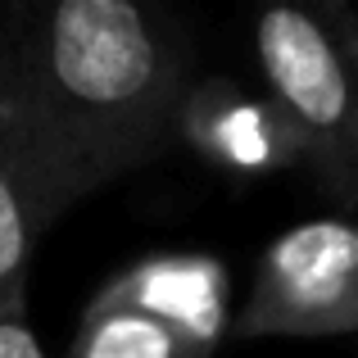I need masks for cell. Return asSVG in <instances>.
<instances>
[{"instance_id":"cell-1","label":"cell","mask_w":358,"mask_h":358,"mask_svg":"<svg viewBox=\"0 0 358 358\" xmlns=\"http://www.w3.org/2000/svg\"><path fill=\"white\" fill-rule=\"evenodd\" d=\"M195 41L145 0L0 9V114L23 145L45 227L177 145Z\"/></svg>"},{"instance_id":"cell-2","label":"cell","mask_w":358,"mask_h":358,"mask_svg":"<svg viewBox=\"0 0 358 358\" xmlns=\"http://www.w3.org/2000/svg\"><path fill=\"white\" fill-rule=\"evenodd\" d=\"M250 45L299 141V168L336 213H358V9L272 5L254 18Z\"/></svg>"},{"instance_id":"cell-3","label":"cell","mask_w":358,"mask_h":358,"mask_svg":"<svg viewBox=\"0 0 358 358\" xmlns=\"http://www.w3.org/2000/svg\"><path fill=\"white\" fill-rule=\"evenodd\" d=\"M236 341L358 336V213H322L259 254Z\"/></svg>"},{"instance_id":"cell-4","label":"cell","mask_w":358,"mask_h":358,"mask_svg":"<svg viewBox=\"0 0 358 358\" xmlns=\"http://www.w3.org/2000/svg\"><path fill=\"white\" fill-rule=\"evenodd\" d=\"M177 145H186L195 159L222 177L259 182L277 177L286 168H299V141L290 131L286 114L268 91H250L236 78H195L182 109Z\"/></svg>"},{"instance_id":"cell-5","label":"cell","mask_w":358,"mask_h":358,"mask_svg":"<svg viewBox=\"0 0 358 358\" xmlns=\"http://www.w3.org/2000/svg\"><path fill=\"white\" fill-rule=\"evenodd\" d=\"M100 295L118 299L127 308H141L155 322L173 327L177 336L204 354H218V345L231 336V277L213 254L200 250H164L127 263L118 277L100 286Z\"/></svg>"},{"instance_id":"cell-6","label":"cell","mask_w":358,"mask_h":358,"mask_svg":"<svg viewBox=\"0 0 358 358\" xmlns=\"http://www.w3.org/2000/svg\"><path fill=\"white\" fill-rule=\"evenodd\" d=\"M45 231L23 145L0 114V313H27V268Z\"/></svg>"},{"instance_id":"cell-7","label":"cell","mask_w":358,"mask_h":358,"mask_svg":"<svg viewBox=\"0 0 358 358\" xmlns=\"http://www.w3.org/2000/svg\"><path fill=\"white\" fill-rule=\"evenodd\" d=\"M69 358H209V354L195 350L173 327L155 322L150 313L127 308L96 290V299L78 317Z\"/></svg>"},{"instance_id":"cell-8","label":"cell","mask_w":358,"mask_h":358,"mask_svg":"<svg viewBox=\"0 0 358 358\" xmlns=\"http://www.w3.org/2000/svg\"><path fill=\"white\" fill-rule=\"evenodd\" d=\"M0 358H45L27 313H0Z\"/></svg>"}]
</instances>
